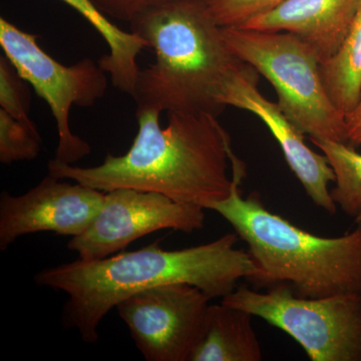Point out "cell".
Here are the masks:
<instances>
[{
  "label": "cell",
  "mask_w": 361,
  "mask_h": 361,
  "mask_svg": "<svg viewBox=\"0 0 361 361\" xmlns=\"http://www.w3.org/2000/svg\"><path fill=\"white\" fill-rule=\"evenodd\" d=\"M0 109L20 122L33 125L28 82L6 56H0Z\"/></svg>",
  "instance_id": "cell-18"
},
{
  "label": "cell",
  "mask_w": 361,
  "mask_h": 361,
  "mask_svg": "<svg viewBox=\"0 0 361 361\" xmlns=\"http://www.w3.org/2000/svg\"><path fill=\"white\" fill-rule=\"evenodd\" d=\"M310 141L326 157L336 175V187L330 191L334 203L361 222V154L346 142L313 137Z\"/></svg>",
  "instance_id": "cell-16"
},
{
  "label": "cell",
  "mask_w": 361,
  "mask_h": 361,
  "mask_svg": "<svg viewBox=\"0 0 361 361\" xmlns=\"http://www.w3.org/2000/svg\"><path fill=\"white\" fill-rule=\"evenodd\" d=\"M258 71L244 63L226 80L218 94L223 106L250 111L267 126L283 152L285 160L313 203L329 215L337 211L329 189L336 175L324 155L305 144L304 134L288 120L278 104L266 99L257 87Z\"/></svg>",
  "instance_id": "cell-11"
},
{
  "label": "cell",
  "mask_w": 361,
  "mask_h": 361,
  "mask_svg": "<svg viewBox=\"0 0 361 361\" xmlns=\"http://www.w3.org/2000/svg\"><path fill=\"white\" fill-rule=\"evenodd\" d=\"M232 187L228 198L211 207L248 246L258 273L255 288L284 285L297 296L319 298L361 294V222L353 232L327 238L304 231L271 212L257 193L241 194L246 165L230 154Z\"/></svg>",
  "instance_id": "cell-3"
},
{
  "label": "cell",
  "mask_w": 361,
  "mask_h": 361,
  "mask_svg": "<svg viewBox=\"0 0 361 361\" xmlns=\"http://www.w3.org/2000/svg\"><path fill=\"white\" fill-rule=\"evenodd\" d=\"M204 211L203 207L179 203L155 192L118 188L106 192L101 212L82 234L70 240L68 248L82 260H99L149 233L199 231L205 224Z\"/></svg>",
  "instance_id": "cell-9"
},
{
  "label": "cell",
  "mask_w": 361,
  "mask_h": 361,
  "mask_svg": "<svg viewBox=\"0 0 361 361\" xmlns=\"http://www.w3.org/2000/svg\"><path fill=\"white\" fill-rule=\"evenodd\" d=\"M320 71L332 102L346 115L361 96V4L341 47Z\"/></svg>",
  "instance_id": "cell-15"
},
{
  "label": "cell",
  "mask_w": 361,
  "mask_h": 361,
  "mask_svg": "<svg viewBox=\"0 0 361 361\" xmlns=\"http://www.w3.org/2000/svg\"><path fill=\"white\" fill-rule=\"evenodd\" d=\"M239 237L228 233L210 243L182 250H164L158 243L99 260L78 258L40 271L39 286L65 292L66 329H77L85 343L99 338L104 316L133 294L161 285L186 283L213 298H224L258 273L250 254L235 247Z\"/></svg>",
  "instance_id": "cell-1"
},
{
  "label": "cell",
  "mask_w": 361,
  "mask_h": 361,
  "mask_svg": "<svg viewBox=\"0 0 361 361\" xmlns=\"http://www.w3.org/2000/svg\"><path fill=\"white\" fill-rule=\"evenodd\" d=\"M348 141L353 146H361V96L357 104L345 115Z\"/></svg>",
  "instance_id": "cell-21"
},
{
  "label": "cell",
  "mask_w": 361,
  "mask_h": 361,
  "mask_svg": "<svg viewBox=\"0 0 361 361\" xmlns=\"http://www.w3.org/2000/svg\"><path fill=\"white\" fill-rule=\"evenodd\" d=\"M285 0H204L209 13L222 28L242 27L255 16L271 11Z\"/></svg>",
  "instance_id": "cell-19"
},
{
  "label": "cell",
  "mask_w": 361,
  "mask_h": 361,
  "mask_svg": "<svg viewBox=\"0 0 361 361\" xmlns=\"http://www.w3.org/2000/svg\"><path fill=\"white\" fill-rule=\"evenodd\" d=\"M92 1L106 18L130 23L149 9L166 4L170 0H92Z\"/></svg>",
  "instance_id": "cell-20"
},
{
  "label": "cell",
  "mask_w": 361,
  "mask_h": 361,
  "mask_svg": "<svg viewBox=\"0 0 361 361\" xmlns=\"http://www.w3.org/2000/svg\"><path fill=\"white\" fill-rule=\"evenodd\" d=\"M42 137L35 123L27 125L0 109V161L11 165L39 156Z\"/></svg>",
  "instance_id": "cell-17"
},
{
  "label": "cell",
  "mask_w": 361,
  "mask_h": 361,
  "mask_svg": "<svg viewBox=\"0 0 361 361\" xmlns=\"http://www.w3.org/2000/svg\"><path fill=\"white\" fill-rule=\"evenodd\" d=\"M168 115L163 129L160 111H135L139 130L127 153H108L103 164L90 168L54 159L49 174L103 192L118 188L155 192L210 210L231 192L230 135L212 114Z\"/></svg>",
  "instance_id": "cell-2"
},
{
  "label": "cell",
  "mask_w": 361,
  "mask_h": 361,
  "mask_svg": "<svg viewBox=\"0 0 361 361\" xmlns=\"http://www.w3.org/2000/svg\"><path fill=\"white\" fill-rule=\"evenodd\" d=\"M37 35L25 32L4 18L0 45L21 78L47 102L58 128L56 160L73 164L90 155L89 142L71 132V109L92 108L108 89L106 71L92 59L63 66L39 47Z\"/></svg>",
  "instance_id": "cell-7"
},
{
  "label": "cell",
  "mask_w": 361,
  "mask_h": 361,
  "mask_svg": "<svg viewBox=\"0 0 361 361\" xmlns=\"http://www.w3.org/2000/svg\"><path fill=\"white\" fill-rule=\"evenodd\" d=\"M230 51L274 87L278 106L304 135L346 142L345 115L323 82L319 56L292 33L222 28Z\"/></svg>",
  "instance_id": "cell-5"
},
{
  "label": "cell",
  "mask_w": 361,
  "mask_h": 361,
  "mask_svg": "<svg viewBox=\"0 0 361 361\" xmlns=\"http://www.w3.org/2000/svg\"><path fill=\"white\" fill-rule=\"evenodd\" d=\"M361 0H285L242 28L292 33L324 61L336 54L350 30Z\"/></svg>",
  "instance_id": "cell-12"
},
{
  "label": "cell",
  "mask_w": 361,
  "mask_h": 361,
  "mask_svg": "<svg viewBox=\"0 0 361 361\" xmlns=\"http://www.w3.org/2000/svg\"><path fill=\"white\" fill-rule=\"evenodd\" d=\"M82 14L103 37L108 44L109 54L97 61L99 66L110 75L111 84L125 94L134 96L140 71L137 58L148 47L142 37L133 32H123L96 6L92 0H63Z\"/></svg>",
  "instance_id": "cell-14"
},
{
  "label": "cell",
  "mask_w": 361,
  "mask_h": 361,
  "mask_svg": "<svg viewBox=\"0 0 361 361\" xmlns=\"http://www.w3.org/2000/svg\"><path fill=\"white\" fill-rule=\"evenodd\" d=\"M106 192L47 176L20 196L0 195V250L25 235L54 232L73 237L92 225L104 205Z\"/></svg>",
  "instance_id": "cell-10"
},
{
  "label": "cell",
  "mask_w": 361,
  "mask_h": 361,
  "mask_svg": "<svg viewBox=\"0 0 361 361\" xmlns=\"http://www.w3.org/2000/svg\"><path fill=\"white\" fill-rule=\"evenodd\" d=\"M251 313L221 302L210 305L203 338L190 361H260L262 349Z\"/></svg>",
  "instance_id": "cell-13"
},
{
  "label": "cell",
  "mask_w": 361,
  "mask_h": 361,
  "mask_svg": "<svg viewBox=\"0 0 361 361\" xmlns=\"http://www.w3.org/2000/svg\"><path fill=\"white\" fill-rule=\"evenodd\" d=\"M210 297L186 283L161 285L116 306L148 361H190L205 334Z\"/></svg>",
  "instance_id": "cell-8"
},
{
  "label": "cell",
  "mask_w": 361,
  "mask_h": 361,
  "mask_svg": "<svg viewBox=\"0 0 361 361\" xmlns=\"http://www.w3.org/2000/svg\"><path fill=\"white\" fill-rule=\"evenodd\" d=\"M130 26L155 54V61L140 71L135 111L222 113L221 87L244 61L230 51L204 0H170Z\"/></svg>",
  "instance_id": "cell-4"
},
{
  "label": "cell",
  "mask_w": 361,
  "mask_h": 361,
  "mask_svg": "<svg viewBox=\"0 0 361 361\" xmlns=\"http://www.w3.org/2000/svg\"><path fill=\"white\" fill-rule=\"evenodd\" d=\"M222 303L281 329L312 361H361V294L307 298L284 285L259 292L238 286Z\"/></svg>",
  "instance_id": "cell-6"
}]
</instances>
